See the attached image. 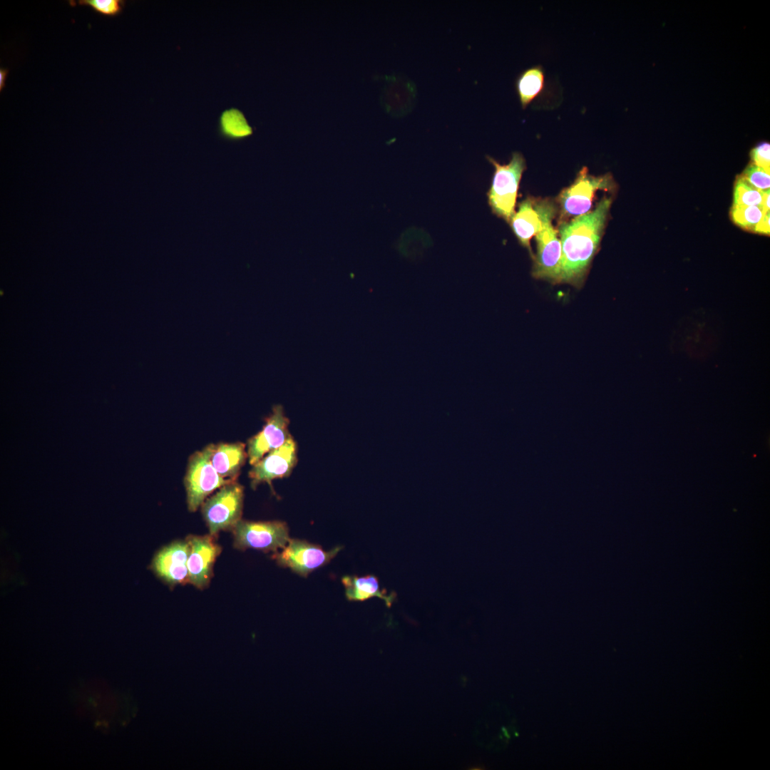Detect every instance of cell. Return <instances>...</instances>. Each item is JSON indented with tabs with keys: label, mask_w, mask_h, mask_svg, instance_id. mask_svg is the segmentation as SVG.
<instances>
[{
	"label": "cell",
	"mask_w": 770,
	"mask_h": 770,
	"mask_svg": "<svg viewBox=\"0 0 770 770\" xmlns=\"http://www.w3.org/2000/svg\"><path fill=\"white\" fill-rule=\"evenodd\" d=\"M612 200L604 197L595 210L563 221L558 232L562 246L559 283L580 284L599 247Z\"/></svg>",
	"instance_id": "cell-1"
},
{
	"label": "cell",
	"mask_w": 770,
	"mask_h": 770,
	"mask_svg": "<svg viewBox=\"0 0 770 770\" xmlns=\"http://www.w3.org/2000/svg\"><path fill=\"white\" fill-rule=\"evenodd\" d=\"M535 207L540 215L542 226L535 235L537 255L533 270V275L537 279L559 283L562 246L558 231L553 225V220L557 212L555 204L550 200H534Z\"/></svg>",
	"instance_id": "cell-2"
},
{
	"label": "cell",
	"mask_w": 770,
	"mask_h": 770,
	"mask_svg": "<svg viewBox=\"0 0 770 770\" xmlns=\"http://www.w3.org/2000/svg\"><path fill=\"white\" fill-rule=\"evenodd\" d=\"M488 160L494 166L491 186L488 192V201L496 215L510 223L515 213V206L520 181L525 169V160L519 152H513L510 160L501 165L492 157Z\"/></svg>",
	"instance_id": "cell-3"
},
{
	"label": "cell",
	"mask_w": 770,
	"mask_h": 770,
	"mask_svg": "<svg viewBox=\"0 0 770 770\" xmlns=\"http://www.w3.org/2000/svg\"><path fill=\"white\" fill-rule=\"evenodd\" d=\"M210 453L209 444L195 451L188 460L184 485L188 508L191 512L198 509L213 491L233 482L219 475L210 461Z\"/></svg>",
	"instance_id": "cell-4"
},
{
	"label": "cell",
	"mask_w": 770,
	"mask_h": 770,
	"mask_svg": "<svg viewBox=\"0 0 770 770\" xmlns=\"http://www.w3.org/2000/svg\"><path fill=\"white\" fill-rule=\"evenodd\" d=\"M244 500V488L237 481L219 488L202 504V513L208 527L210 535L220 531L232 530L241 520Z\"/></svg>",
	"instance_id": "cell-5"
},
{
	"label": "cell",
	"mask_w": 770,
	"mask_h": 770,
	"mask_svg": "<svg viewBox=\"0 0 770 770\" xmlns=\"http://www.w3.org/2000/svg\"><path fill=\"white\" fill-rule=\"evenodd\" d=\"M231 530L234 546L239 550L277 552L290 539L287 524L278 520L254 522L241 519Z\"/></svg>",
	"instance_id": "cell-6"
},
{
	"label": "cell",
	"mask_w": 770,
	"mask_h": 770,
	"mask_svg": "<svg viewBox=\"0 0 770 770\" xmlns=\"http://www.w3.org/2000/svg\"><path fill=\"white\" fill-rule=\"evenodd\" d=\"M612 188L610 175L594 176L582 168L573 183L560 193L558 202L562 217H578L590 210L595 193L600 190H609Z\"/></svg>",
	"instance_id": "cell-7"
},
{
	"label": "cell",
	"mask_w": 770,
	"mask_h": 770,
	"mask_svg": "<svg viewBox=\"0 0 770 770\" xmlns=\"http://www.w3.org/2000/svg\"><path fill=\"white\" fill-rule=\"evenodd\" d=\"M341 549L342 547L338 546L326 551L319 545L304 540L289 539L282 551L275 552L273 558L279 565L306 578L329 563Z\"/></svg>",
	"instance_id": "cell-8"
},
{
	"label": "cell",
	"mask_w": 770,
	"mask_h": 770,
	"mask_svg": "<svg viewBox=\"0 0 770 770\" xmlns=\"http://www.w3.org/2000/svg\"><path fill=\"white\" fill-rule=\"evenodd\" d=\"M297 463V445L292 436L280 447L267 453L252 465L249 471L251 486L267 483L272 487V481L289 476Z\"/></svg>",
	"instance_id": "cell-9"
},
{
	"label": "cell",
	"mask_w": 770,
	"mask_h": 770,
	"mask_svg": "<svg viewBox=\"0 0 770 770\" xmlns=\"http://www.w3.org/2000/svg\"><path fill=\"white\" fill-rule=\"evenodd\" d=\"M289 421L281 406L274 407L262 429L247 441V453L250 465H254L271 451L280 447L291 436Z\"/></svg>",
	"instance_id": "cell-10"
},
{
	"label": "cell",
	"mask_w": 770,
	"mask_h": 770,
	"mask_svg": "<svg viewBox=\"0 0 770 770\" xmlns=\"http://www.w3.org/2000/svg\"><path fill=\"white\" fill-rule=\"evenodd\" d=\"M190 545L188 559V581L199 589L207 586L212 574V568L221 548L213 535H190L186 538Z\"/></svg>",
	"instance_id": "cell-11"
},
{
	"label": "cell",
	"mask_w": 770,
	"mask_h": 770,
	"mask_svg": "<svg viewBox=\"0 0 770 770\" xmlns=\"http://www.w3.org/2000/svg\"><path fill=\"white\" fill-rule=\"evenodd\" d=\"M190 545L187 540L175 541L162 548L155 556L153 569L169 585L188 581V559Z\"/></svg>",
	"instance_id": "cell-12"
},
{
	"label": "cell",
	"mask_w": 770,
	"mask_h": 770,
	"mask_svg": "<svg viewBox=\"0 0 770 770\" xmlns=\"http://www.w3.org/2000/svg\"><path fill=\"white\" fill-rule=\"evenodd\" d=\"M210 461L222 478L236 481L247 458L245 444L241 442L210 444Z\"/></svg>",
	"instance_id": "cell-13"
},
{
	"label": "cell",
	"mask_w": 770,
	"mask_h": 770,
	"mask_svg": "<svg viewBox=\"0 0 770 770\" xmlns=\"http://www.w3.org/2000/svg\"><path fill=\"white\" fill-rule=\"evenodd\" d=\"M342 582L349 601H365L376 597L383 600L386 605L390 607L396 598L395 592L388 593L386 589L381 590L378 578L373 575H346L342 578Z\"/></svg>",
	"instance_id": "cell-14"
},
{
	"label": "cell",
	"mask_w": 770,
	"mask_h": 770,
	"mask_svg": "<svg viewBox=\"0 0 770 770\" xmlns=\"http://www.w3.org/2000/svg\"><path fill=\"white\" fill-rule=\"evenodd\" d=\"M534 198L523 200L515 212L510 222L512 230L519 242L530 251V239L541 229L542 222L534 205Z\"/></svg>",
	"instance_id": "cell-15"
},
{
	"label": "cell",
	"mask_w": 770,
	"mask_h": 770,
	"mask_svg": "<svg viewBox=\"0 0 770 770\" xmlns=\"http://www.w3.org/2000/svg\"><path fill=\"white\" fill-rule=\"evenodd\" d=\"M217 133L222 140L236 143L250 136L253 133V128L243 112L232 107L220 113L217 120Z\"/></svg>",
	"instance_id": "cell-16"
},
{
	"label": "cell",
	"mask_w": 770,
	"mask_h": 770,
	"mask_svg": "<svg viewBox=\"0 0 770 770\" xmlns=\"http://www.w3.org/2000/svg\"><path fill=\"white\" fill-rule=\"evenodd\" d=\"M516 92L523 109L543 94L545 76L542 66L536 65L524 70L515 81Z\"/></svg>",
	"instance_id": "cell-17"
},
{
	"label": "cell",
	"mask_w": 770,
	"mask_h": 770,
	"mask_svg": "<svg viewBox=\"0 0 770 770\" xmlns=\"http://www.w3.org/2000/svg\"><path fill=\"white\" fill-rule=\"evenodd\" d=\"M766 212L760 206L733 205L731 216L736 225L753 231L754 227Z\"/></svg>",
	"instance_id": "cell-18"
},
{
	"label": "cell",
	"mask_w": 770,
	"mask_h": 770,
	"mask_svg": "<svg viewBox=\"0 0 770 770\" xmlns=\"http://www.w3.org/2000/svg\"><path fill=\"white\" fill-rule=\"evenodd\" d=\"M762 191L753 187L741 177H739L735 183L733 205L760 206L762 200Z\"/></svg>",
	"instance_id": "cell-19"
},
{
	"label": "cell",
	"mask_w": 770,
	"mask_h": 770,
	"mask_svg": "<svg viewBox=\"0 0 770 770\" xmlns=\"http://www.w3.org/2000/svg\"><path fill=\"white\" fill-rule=\"evenodd\" d=\"M78 5L91 7L96 13L108 17H115L122 13L124 0H79Z\"/></svg>",
	"instance_id": "cell-20"
},
{
	"label": "cell",
	"mask_w": 770,
	"mask_h": 770,
	"mask_svg": "<svg viewBox=\"0 0 770 770\" xmlns=\"http://www.w3.org/2000/svg\"><path fill=\"white\" fill-rule=\"evenodd\" d=\"M748 183L760 190H766L770 187V175L764 169L751 163L741 176Z\"/></svg>",
	"instance_id": "cell-21"
},
{
	"label": "cell",
	"mask_w": 770,
	"mask_h": 770,
	"mask_svg": "<svg viewBox=\"0 0 770 770\" xmlns=\"http://www.w3.org/2000/svg\"><path fill=\"white\" fill-rule=\"evenodd\" d=\"M751 157L753 164L769 173L770 145L769 143L764 142L756 145L751 151Z\"/></svg>",
	"instance_id": "cell-22"
},
{
	"label": "cell",
	"mask_w": 770,
	"mask_h": 770,
	"mask_svg": "<svg viewBox=\"0 0 770 770\" xmlns=\"http://www.w3.org/2000/svg\"><path fill=\"white\" fill-rule=\"evenodd\" d=\"M769 220V212H767L764 215L761 220L754 227L753 231L761 234L769 235L770 232Z\"/></svg>",
	"instance_id": "cell-23"
},
{
	"label": "cell",
	"mask_w": 770,
	"mask_h": 770,
	"mask_svg": "<svg viewBox=\"0 0 770 770\" xmlns=\"http://www.w3.org/2000/svg\"><path fill=\"white\" fill-rule=\"evenodd\" d=\"M769 197H770L769 189L766 190H763L762 191L761 204L760 207L765 212H769V208H770V207H769Z\"/></svg>",
	"instance_id": "cell-24"
},
{
	"label": "cell",
	"mask_w": 770,
	"mask_h": 770,
	"mask_svg": "<svg viewBox=\"0 0 770 770\" xmlns=\"http://www.w3.org/2000/svg\"><path fill=\"white\" fill-rule=\"evenodd\" d=\"M9 69L1 68H0V91L4 88L6 85V80L9 74Z\"/></svg>",
	"instance_id": "cell-25"
}]
</instances>
